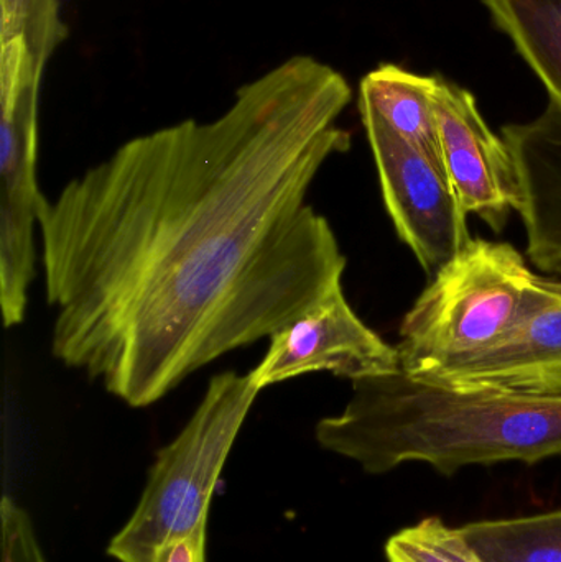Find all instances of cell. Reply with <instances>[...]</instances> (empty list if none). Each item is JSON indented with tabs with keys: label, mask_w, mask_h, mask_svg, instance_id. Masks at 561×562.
<instances>
[{
	"label": "cell",
	"mask_w": 561,
	"mask_h": 562,
	"mask_svg": "<svg viewBox=\"0 0 561 562\" xmlns=\"http://www.w3.org/2000/svg\"><path fill=\"white\" fill-rule=\"evenodd\" d=\"M351 98L341 72L293 56L221 117L132 138L43 198L53 357L147 408L343 284L348 260L308 196L351 148Z\"/></svg>",
	"instance_id": "6da1fadb"
},
{
	"label": "cell",
	"mask_w": 561,
	"mask_h": 562,
	"mask_svg": "<svg viewBox=\"0 0 561 562\" xmlns=\"http://www.w3.org/2000/svg\"><path fill=\"white\" fill-rule=\"evenodd\" d=\"M325 451L385 474L425 462L440 474L561 456V400L458 390L404 370L352 383L339 415L319 419Z\"/></svg>",
	"instance_id": "7a4b0ae2"
},
{
	"label": "cell",
	"mask_w": 561,
	"mask_h": 562,
	"mask_svg": "<svg viewBox=\"0 0 561 562\" xmlns=\"http://www.w3.org/2000/svg\"><path fill=\"white\" fill-rule=\"evenodd\" d=\"M262 392L253 372L207 383L177 438L157 452L144 492L108 544L117 562H207V524L217 482Z\"/></svg>",
	"instance_id": "3957f363"
},
{
	"label": "cell",
	"mask_w": 561,
	"mask_h": 562,
	"mask_svg": "<svg viewBox=\"0 0 561 562\" xmlns=\"http://www.w3.org/2000/svg\"><path fill=\"white\" fill-rule=\"evenodd\" d=\"M540 279L516 247L473 237L405 314L395 346L401 369L427 376L496 346L526 314Z\"/></svg>",
	"instance_id": "277c9868"
},
{
	"label": "cell",
	"mask_w": 561,
	"mask_h": 562,
	"mask_svg": "<svg viewBox=\"0 0 561 562\" xmlns=\"http://www.w3.org/2000/svg\"><path fill=\"white\" fill-rule=\"evenodd\" d=\"M42 72L0 69V306L3 324L25 319L35 277L36 183Z\"/></svg>",
	"instance_id": "5b68a950"
},
{
	"label": "cell",
	"mask_w": 561,
	"mask_h": 562,
	"mask_svg": "<svg viewBox=\"0 0 561 562\" xmlns=\"http://www.w3.org/2000/svg\"><path fill=\"white\" fill-rule=\"evenodd\" d=\"M359 114L395 233L435 276L473 239L468 213L444 164L399 137L368 105L359 104Z\"/></svg>",
	"instance_id": "8992f818"
},
{
	"label": "cell",
	"mask_w": 561,
	"mask_h": 562,
	"mask_svg": "<svg viewBox=\"0 0 561 562\" xmlns=\"http://www.w3.org/2000/svg\"><path fill=\"white\" fill-rule=\"evenodd\" d=\"M399 369L397 347L356 314L339 284L270 337L253 375L263 390L308 373L328 372L355 383Z\"/></svg>",
	"instance_id": "52a82bcc"
},
{
	"label": "cell",
	"mask_w": 561,
	"mask_h": 562,
	"mask_svg": "<svg viewBox=\"0 0 561 562\" xmlns=\"http://www.w3.org/2000/svg\"><path fill=\"white\" fill-rule=\"evenodd\" d=\"M434 102L444 167L461 206L501 233L523 200L509 145L491 131L468 89L435 76Z\"/></svg>",
	"instance_id": "ba28073f"
},
{
	"label": "cell",
	"mask_w": 561,
	"mask_h": 562,
	"mask_svg": "<svg viewBox=\"0 0 561 562\" xmlns=\"http://www.w3.org/2000/svg\"><path fill=\"white\" fill-rule=\"evenodd\" d=\"M417 379L458 390L561 400V279H540L526 314L496 346Z\"/></svg>",
	"instance_id": "9c48e42d"
},
{
	"label": "cell",
	"mask_w": 561,
	"mask_h": 562,
	"mask_svg": "<svg viewBox=\"0 0 561 562\" xmlns=\"http://www.w3.org/2000/svg\"><path fill=\"white\" fill-rule=\"evenodd\" d=\"M520 178V214L530 262L561 279V108L503 127Z\"/></svg>",
	"instance_id": "30bf717a"
},
{
	"label": "cell",
	"mask_w": 561,
	"mask_h": 562,
	"mask_svg": "<svg viewBox=\"0 0 561 562\" xmlns=\"http://www.w3.org/2000/svg\"><path fill=\"white\" fill-rule=\"evenodd\" d=\"M434 85L435 76L384 63L362 78L359 104L371 108L399 137L444 164Z\"/></svg>",
	"instance_id": "8fae6325"
},
{
	"label": "cell",
	"mask_w": 561,
	"mask_h": 562,
	"mask_svg": "<svg viewBox=\"0 0 561 562\" xmlns=\"http://www.w3.org/2000/svg\"><path fill=\"white\" fill-rule=\"evenodd\" d=\"M561 108V0H481Z\"/></svg>",
	"instance_id": "7c38bea8"
},
{
	"label": "cell",
	"mask_w": 561,
	"mask_h": 562,
	"mask_svg": "<svg viewBox=\"0 0 561 562\" xmlns=\"http://www.w3.org/2000/svg\"><path fill=\"white\" fill-rule=\"evenodd\" d=\"M484 562H561V510L461 528Z\"/></svg>",
	"instance_id": "4fadbf2b"
},
{
	"label": "cell",
	"mask_w": 561,
	"mask_h": 562,
	"mask_svg": "<svg viewBox=\"0 0 561 562\" xmlns=\"http://www.w3.org/2000/svg\"><path fill=\"white\" fill-rule=\"evenodd\" d=\"M0 43L22 40L43 66L68 36L59 0H0Z\"/></svg>",
	"instance_id": "5bb4252c"
},
{
	"label": "cell",
	"mask_w": 561,
	"mask_h": 562,
	"mask_svg": "<svg viewBox=\"0 0 561 562\" xmlns=\"http://www.w3.org/2000/svg\"><path fill=\"white\" fill-rule=\"evenodd\" d=\"M388 562H484L461 528L437 517L424 518L389 538Z\"/></svg>",
	"instance_id": "9a60e30c"
}]
</instances>
